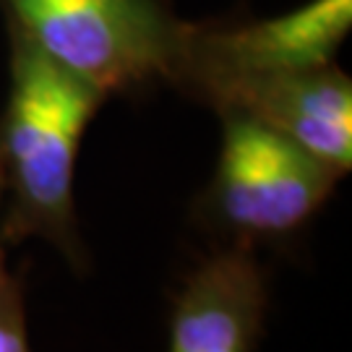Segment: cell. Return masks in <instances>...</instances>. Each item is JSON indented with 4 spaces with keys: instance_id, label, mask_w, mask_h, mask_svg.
I'll list each match as a JSON object with an SVG mask.
<instances>
[{
    "instance_id": "obj_1",
    "label": "cell",
    "mask_w": 352,
    "mask_h": 352,
    "mask_svg": "<svg viewBox=\"0 0 352 352\" xmlns=\"http://www.w3.org/2000/svg\"><path fill=\"white\" fill-rule=\"evenodd\" d=\"M8 37L11 89L0 118L6 196L0 238L11 245L45 240L84 274L89 256L76 222V160L104 97L19 32L8 29Z\"/></svg>"
},
{
    "instance_id": "obj_2",
    "label": "cell",
    "mask_w": 352,
    "mask_h": 352,
    "mask_svg": "<svg viewBox=\"0 0 352 352\" xmlns=\"http://www.w3.org/2000/svg\"><path fill=\"white\" fill-rule=\"evenodd\" d=\"M8 29L100 91L173 84L188 24L167 0H0Z\"/></svg>"
},
{
    "instance_id": "obj_3",
    "label": "cell",
    "mask_w": 352,
    "mask_h": 352,
    "mask_svg": "<svg viewBox=\"0 0 352 352\" xmlns=\"http://www.w3.org/2000/svg\"><path fill=\"white\" fill-rule=\"evenodd\" d=\"M222 146L196 219L225 245L256 248L300 235L342 173L274 128L243 113H219Z\"/></svg>"
},
{
    "instance_id": "obj_4",
    "label": "cell",
    "mask_w": 352,
    "mask_h": 352,
    "mask_svg": "<svg viewBox=\"0 0 352 352\" xmlns=\"http://www.w3.org/2000/svg\"><path fill=\"white\" fill-rule=\"evenodd\" d=\"M350 29L352 0H311L261 21L188 24L173 87L196 100L225 78L327 68Z\"/></svg>"
},
{
    "instance_id": "obj_5",
    "label": "cell",
    "mask_w": 352,
    "mask_h": 352,
    "mask_svg": "<svg viewBox=\"0 0 352 352\" xmlns=\"http://www.w3.org/2000/svg\"><path fill=\"white\" fill-rule=\"evenodd\" d=\"M196 100L217 113L248 115L342 175L350 173L352 81L337 65L225 78L206 87Z\"/></svg>"
},
{
    "instance_id": "obj_6",
    "label": "cell",
    "mask_w": 352,
    "mask_h": 352,
    "mask_svg": "<svg viewBox=\"0 0 352 352\" xmlns=\"http://www.w3.org/2000/svg\"><path fill=\"white\" fill-rule=\"evenodd\" d=\"M269 274L253 248L225 245L190 272L173 302L170 352H256Z\"/></svg>"
},
{
    "instance_id": "obj_7",
    "label": "cell",
    "mask_w": 352,
    "mask_h": 352,
    "mask_svg": "<svg viewBox=\"0 0 352 352\" xmlns=\"http://www.w3.org/2000/svg\"><path fill=\"white\" fill-rule=\"evenodd\" d=\"M0 352H32L26 329L24 269L19 274L0 269Z\"/></svg>"
},
{
    "instance_id": "obj_8",
    "label": "cell",
    "mask_w": 352,
    "mask_h": 352,
    "mask_svg": "<svg viewBox=\"0 0 352 352\" xmlns=\"http://www.w3.org/2000/svg\"><path fill=\"white\" fill-rule=\"evenodd\" d=\"M0 201H3V157H0ZM6 266V253H3V238H0V269Z\"/></svg>"
}]
</instances>
